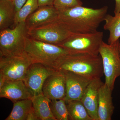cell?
Listing matches in <instances>:
<instances>
[{
	"mask_svg": "<svg viewBox=\"0 0 120 120\" xmlns=\"http://www.w3.org/2000/svg\"><path fill=\"white\" fill-rule=\"evenodd\" d=\"M82 5L81 0H54L53 5L60 12Z\"/></svg>",
	"mask_w": 120,
	"mask_h": 120,
	"instance_id": "603a6c76",
	"label": "cell"
},
{
	"mask_svg": "<svg viewBox=\"0 0 120 120\" xmlns=\"http://www.w3.org/2000/svg\"><path fill=\"white\" fill-rule=\"evenodd\" d=\"M66 81V101L81 100L86 88L92 80L69 71H62Z\"/></svg>",
	"mask_w": 120,
	"mask_h": 120,
	"instance_id": "30bf717a",
	"label": "cell"
},
{
	"mask_svg": "<svg viewBox=\"0 0 120 120\" xmlns=\"http://www.w3.org/2000/svg\"><path fill=\"white\" fill-rule=\"evenodd\" d=\"M116 5L114 12V15L118 14L120 12V0H115Z\"/></svg>",
	"mask_w": 120,
	"mask_h": 120,
	"instance_id": "4316f807",
	"label": "cell"
},
{
	"mask_svg": "<svg viewBox=\"0 0 120 120\" xmlns=\"http://www.w3.org/2000/svg\"><path fill=\"white\" fill-rule=\"evenodd\" d=\"M71 34L56 20L29 29L27 36L35 40L58 45Z\"/></svg>",
	"mask_w": 120,
	"mask_h": 120,
	"instance_id": "52a82bcc",
	"label": "cell"
},
{
	"mask_svg": "<svg viewBox=\"0 0 120 120\" xmlns=\"http://www.w3.org/2000/svg\"><path fill=\"white\" fill-rule=\"evenodd\" d=\"M40 120L38 118L37 114L35 112L33 106H32L31 109L30 110V112L28 114L27 120Z\"/></svg>",
	"mask_w": 120,
	"mask_h": 120,
	"instance_id": "d4e9b609",
	"label": "cell"
},
{
	"mask_svg": "<svg viewBox=\"0 0 120 120\" xmlns=\"http://www.w3.org/2000/svg\"><path fill=\"white\" fill-rule=\"evenodd\" d=\"M69 117L72 120H93L81 100L66 101Z\"/></svg>",
	"mask_w": 120,
	"mask_h": 120,
	"instance_id": "ffe728a7",
	"label": "cell"
},
{
	"mask_svg": "<svg viewBox=\"0 0 120 120\" xmlns=\"http://www.w3.org/2000/svg\"><path fill=\"white\" fill-rule=\"evenodd\" d=\"M120 39L109 44L102 42L99 54L102 61L105 84L113 90L116 79L120 76V56L118 50Z\"/></svg>",
	"mask_w": 120,
	"mask_h": 120,
	"instance_id": "8992f818",
	"label": "cell"
},
{
	"mask_svg": "<svg viewBox=\"0 0 120 120\" xmlns=\"http://www.w3.org/2000/svg\"><path fill=\"white\" fill-rule=\"evenodd\" d=\"M56 70L40 63H32L28 68L23 80L33 97L42 94V87L45 80Z\"/></svg>",
	"mask_w": 120,
	"mask_h": 120,
	"instance_id": "9c48e42d",
	"label": "cell"
},
{
	"mask_svg": "<svg viewBox=\"0 0 120 120\" xmlns=\"http://www.w3.org/2000/svg\"><path fill=\"white\" fill-rule=\"evenodd\" d=\"M32 106V99H24L13 103L11 112L5 120H27Z\"/></svg>",
	"mask_w": 120,
	"mask_h": 120,
	"instance_id": "ac0fdd59",
	"label": "cell"
},
{
	"mask_svg": "<svg viewBox=\"0 0 120 120\" xmlns=\"http://www.w3.org/2000/svg\"><path fill=\"white\" fill-rule=\"evenodd\" d=\"M53 68L57 71L72 72L91 80L101 78L104 75L99 54L68 53L58 58Z\"/></svg>",
	"mask_w": 120,
	"mask_h": 120,
	"instance_id": "7a4b0ae2",
	"label": "cell"
},
{
	"mask_svg": "<svg viewBox=\"0 0 120 120\" xmlns=\"http://www.w3.org/2000/svg\"><path fill=\"white\" fill-rule=\"evenodd\" d=\"M103 83L101 78L92 80L81 99L93 120H98V110L99 91Z\"/></svg>",
	"mask_w": 120,
	"mask_h": 120,
	"instance_id": "5bb4252c",
	"label": "cell"
},
{
	"mask_svg": "<svg viewBox=\"0 0 120 120\" xmlns=\"http://www.w3.org/2000/svg\"><path fill=\"white\" fill-rule=\"evenodd\" d=\"M112 91L105 83L99 89L98 110V120H112L114 109L112 97Z\"/></svg>",
	"mask_w": 120,
	"mask_h": 120,
	"instance_id": "9a60e30c",
	"label": "cell"
},
{
	"mask_svg": "<svg viewBox=\"0 0 120 120\" xmlns=\"http://www.w3.org/2000/svg\"><path fill=\"white\" fill-rule=\"evenodd\" d=\"M118 50H119V54L120 56V42L119 43V45H118Z\"/></svg>",
	"mask_w": 120,
	"mask_h": 120,
	"instance_id": "83f0119b",
	"label": "cell"
},
{
	"mask_svg": "<svg viewBox=\"0 0 120 120\" xmlns=\"http://www.w3.org/2000/svg\"><path fill=\"white\" fill-rule=\"evenodd\" d=\"M39 7L38 0H27L22 7L16 13L14 27L19 23L25 22L28 16Z\"/></svg>",
	"mask_w": 120,
	"mask_h": 120,
	"instance_id": "44dd1931",
	"label": "cell"
},
{
	"mask_svg": "<svg viewBox=\"0 0 120 120\" xmlns=\"http://www.w3.org/2000/svg\"><path fill=\"white\" fill-rule=\"evenodd\" d=\"M104 21V30L109 31L108 43L112 44L119 40L120 38V12L114 16L106 15Z\"/></svg>",
	"mask_w": 120,
	"mask_h": 120,
	"instance_id": "d6986e66",
	"label": "cell"
},
{
	"mask_svg": "<svg viewBox=\"0 0 120 120\" xmlns=\"http://www.w3.org/2000/svg\"><path fill=\"white\" fill-rule=\"evenodd\" d=\"M43 94L50 100L65 98L66 81L64 73L56 70L45 80L42 89Z\"/></svg>",
	"mask_w": 120,
	"mask_h": 120,
	"instance_id": "8fae6325",
	"label": "cell"
},
{
	"mask_svg": "<svg viewBox=\"0 0 120 120\" xmlns=\"http://www.w3.org/2000/svg\"><path fill=\"white\" fill-rule=\"evenodd\" d=\"M103 37V32L98 31L91 34L72 33L58 45L69 53H87L98 56Z\"/></svg>",
	"mask_w": 120,
	"mask_h": 120,
	"instance_id": "5b68a950",
	"label": "cell"
},
{
	"mask_svg": "<svg viewBox=\"0 0 120 120\" xmlns=\"http://www.w3.org/2000/svg\"><path fill=\"white\" fill-rule=\"evenodd\" d=\"M32 64L26 54L13 56H0V75L5 81L23 80Z\"/></svg>",
	"mask_w": 120,
	"mask_h": 120,
	"instance_id": "ba28073f",
	"label": "cell"
},
{
	"mask_svg": "<svg viewBox=\"0 0 120 120\" xmlns=\"http://www.w3.org/2000/svg\"><path fill=\"white\" fill-rule=\"evenodd\" d=\"M50 107L56 120H68L69 114L67 103L64 99L51 100Z\"/></svg>",
	"mask_w": 120,
	"mask_h": 120,
	"instance_id": "7402d4cb",
	"label": "cell"
},
{
	"mask_svg": "<svg viewBox=\"0 0 120 120\" xmlns=\"http://www.w3.org/2000/svg\"><path fill=\"white\" fill-rule=\"evenodd\" d=\"M16 11L12 0H0V30L13 25Z\"/></svg>",
	"mask_w": 120,
	"mask_h": 120,
	"instance_id": "e0dca14e",
	"label": "cell"
},
{
	"mask_svg": "<svg viewBox=\"0 0 120 120\" xmlns=\"http://www.w3.org/2000/svg\"><path fill=\"white\" fill-rule=\"evenodd\" d=\"M59 11L53 5L38 7L27 18L25 22L28 30L57 20Z\"/></svg>",
	"mask_w": 120,
	"mask_h": 120,
	"instance_id": "4fadbf2b",
	"label": "cell"
},
{
	"mask_svg": "<svg viewBox=\"0 0 120 120\" xmlns=\"http://www.w3.org/2000/svg\"><path fill=\"white\" fill-rule=\"evenodd\" d=\"M25 50L32 63H40L52 68L58 58L68 53L57 45L35 40L28 36L26 38Z\"/></svg>",
	"mask_w": 120,
	"mask_h": 120,
	"instance_id": "3957f363",
	"label": "cell"
},
{
	"mask_svg": "<svg viewBox=\"0 0 120 120\" xmlns=\"http://www.w3.org/2000/svg\"><path fill=\"white\" fill-rule=\"evenodd\" d=\"M32 106L40 120H56L50 107L51 100L43 94L32 98Z\"/></svg>",
	"mask_w": 120,
	"mask_h": 120,
	"instance_id": "2e32d148",
	"label": "cell"
},
{
	"mask_svg": "<svg viewBox=\"0 0 120 120\" xmlns=\"http://www.w3.org/2000/svg\"><path fill=\"white\" fill-rule=\"evenodd\" d=\"M33 97L23 80L5 81L0 88V97L8 99L13 103Z\"/></svg>",
	"mask_w": 120,
	"mask_h": 120,
	"instance_id": "7c38bea8",
	"label": "cell"
},
{
	"mask_svg": "<svg viewBox=\"0 0 120 120\" xmlns=\"http://www.w3.org/2000/svg\"><path fill=\"white\" fill-rule=\"evenodd\" d=\"M28 29L25 22L17 24L12 28L0 32V56H13L26 54L25 42Z\"/></svg>",
	"mask_w": 120,
	"mask_h": 120,
	"instance_id": "277c9868",
	"label": "cell"
},
{
	"mask_svg": "<svg viewBox=\"0 0 120 120\" xmlns=\"http://www.w3.org/2000/svg\"><path fill=\"white\" fill-rule=\"evenodd\" d=\"M54 0H38L39 6L53 5Z\"/></svg>",
	"mask_w": 120,
	"mask_h": 120,
	"instance_id": "484cf974",
	"label": "cell"
},
{
	"mask_svg": "<svg viewBox=\"0 0 120 120\" xmlns=\"http://www.w3.org/2000/svg\"></svg>",
	"mask_w": 120,
	"mask_h": 120,
	"instance_id": "f1b7e54d",
	"label": "cell"
},
{
	"mask_svg": "<svg viewBox=\"0 0 120 120\" xmlns=\"http://www.w3.org/2000/svg\"><path fill=\"white\" fill-rule=\"evenodd\" d=\"M108 7L94 9L78 6L59 12L58 21L71 33H94L107 15Z\"/></svg>",
	"mask_w": 120,
	"mask_h": 120,
	"instance_id": "6da1fadb",
	"label": "cell"
},
{
	"mask_svg": "<svg viewBox=\"0 0 120 120\" xmlns=\"http://www.w3.org/2000/svg\"><path fill=\"white\" fill-rule=\"evenodd\" d=\"M26 1L27 0H12L16 12L19 11Z\"/></svg>",
	"mask_w": 120,
	"mask_h": 120,
	"instance_id": "cb8c5ba5",
	"label": "cell"
}]
</instances>
